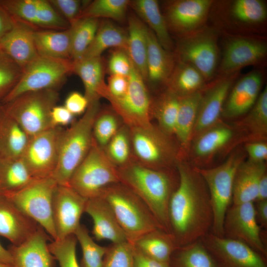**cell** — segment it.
I'll list each match as a JSON object with an SVG mask.
<instances>
[{
  "mask_svg": "<svg viewBox=\"0 0 267 267\" xmlns=\"http://www.w3.org/2000/svg\"><path fill=\"white\" fill-rule=\"evenodd\" d=\"M49 237L40 227L30 238L8 249L14 267H53L54 257L51 253L47 240Z\"/></svg>",
  "mask_w": 267,
  "mask_h": 267,
  "instance_id": "obj_20",
  "label": "cell"
},
{
  "mask_svg": "<svg viewBox=\"0 0 267 267\" xmlns=\"http://www.w3.org/2000/svg\"><path fill=\"white\" fill-rule=\"evenodd\" d=\"M223 233V237L243 242L265 257L267 256L265 234L257 222L254 202L230 206L224 218Z\"/></svg>",
  "mask_w": 267,
  "mask_h": 267,
  "instance_id": "obj_13",
  "label": "cell"
},
{
  "mask_svg": "<svg viewBox=\"0 0 267 267\" xmlns=\"http://www.w3.org/2000/svg\"><path fill=\"white\" fill-rule=\"evenodd\" d=\"M133 251L134 267H170L169 264L152 259L141 253L134 246Z\"/></svg>",
  "mask_w": 267,
  "mask_h": 267,
  "instance_id": "obj_58",
  "label": "cell"
},
{
  "mask_svg": "<svg viewBox=\"0 0 267 267\" xmlns=\"http://www.w3.org/2000/svg\"><path fill=\"white\" fill-rule=\"evenodd\" d=\"M87 198L68 185L57 184L52 200V216L56 240L74 234L81 224Z\"/></svg>",
  "mask_w": 267,
  "mask_h": 267,
  "instance_id": "obj_15",
  "label": "cell"
},
{
  "mask_svg": "<svg viewBox=\"0 0 267 267\" xmlns=\"http://www.w3.org/2000/svg\"><path fill=\"white\" fill-rule=\"evenodd\" d=\"M72 73V60L38 55L23 69L19 82L1 104L28 91L57 90L67 75Z\"/></svg>",
  "mask_w": 267,
  "mask_h": 267,
  "instance_id": "obj_8",
  "label": "cell"
},
{
  "mask_svg": "<svg viewBox=\"0 0 267 267\" xmlns=\"http://www.w3.org/2000/svg\"><path fill=\"white\" fill-rule=\"evenodd\" d=\"M98 196L110 205L127 241L132 245L144 234L163 229L144 202L123 183L106 186Z\"/></svg>",
  "mask_w": 267,
  "mask_h": 267,
  "instance_id": "obj_4",
  "label": "cell"
},
{
  "mask_svg": "<svg viewBox=\"0 0 267 267\" xmlns=\"http://www.w3.org/2000/svg\"><path fill=\"white\" fill-rule=\"evenodd\" d=\"M178 184L169 204L170 232L179 247L211 231L213 212L207 186L194 168L177 162Z\"/></svg>",
  "mask_w": 267,
  "mask_h": 267,
  "instance_id": "obj_1",
  "label": "cell"
},
{
  "mask_svg": "<svg viewBox=\"0 0 267 267\" xmlns=\"http://www.w3.org/2000/svg\"><path fill=\"white\" fill-rule=\"evenodd\" d=\"M23 68L0 50V104L19 82Z\"/></svg>",
  "mask_w": 267,
  "mask_h": 267,
  "instance_id": "obj_47",
  "label": "cell"
},
{
  "mask_svg": "<svg viewBox=\"0 0 267 267\" xmlns=\"http://www.w3.org/2000/svg\"><path fill=\"white\" fill-rule=\"evenodd\" d=\"M132 158L145 167L171 170L177 152L169 136L152 125L144 128H129Z\"/></svg>",
  "mask_w": 267,
  "mask_h": 267,
  "instance_id": "obj_9",
  "label": "cell"
},
{
  "mask_svg": "<svg viewBox=\"0 0 267 267\" xmlns=\"http://www.w3.org/2000/svg\"><path fill=\"white\" fill-rule=\"evenodd\" d=\"M245 149L249 160L254 162H265L267 158V144L262 141H253L246 143Z\"/></svg>",
  "mask_w": 267,
  "mask_h": 267,
  "instance_id": "obj_56",
  "label": "cell"
},
{
  "mask_svg": "<svg viewBox=\"0 0 267 267\" xmlns=\"http://www.w3.org/2000/svg\"><path fill=\"white\" fill-rule=\"evenodd\" d=\"M16 19L0 4V38L14 26Z\"/></svg>",
  "mask_w": 267,
  "mask_h": 267,
  "instance_id": "obj_59",
  "label": "cell"
},
{
  "mask_svg": "<svg viewBox=\"0 0 267 267\" xmlns=\"http://www.w3.org/2000/svg\"><path fill=\"white\" fill-rule=\"evenodd\" d=\"M257 222L261 227L267 229V200L256 201L254 204Z\"/></svg>",
  "mask_w": 267,
  "mask_h": 267,
  "instance_id": "obj_60",
  "label": "cell"
},
{
  "mask_svg": "<svg viewBox=\"0 0 267 267\" xmlns=\"http://www.w3.org/2000/svg\"><path fill=\"white\" fill-rule=\"evenodd\" d=\"M72 62L73 73L81 79L84 95L89 103L99 100L107 90L104 81L105 65L102 57L82 58Z\"/></svg>",
  "mask_w": 267,
  "mask_h": 267,
  "instance_id": "obj_26",
  "label": "cell"
},
{
  "mask_svg": "<svg viewBox=\"0 0 267 267\" xmlns=\"http://www.w3.org/2000/svg\"><path fill=\"white\" fill-rule=\"evenodd\" d=\"M61 127L51 128L28 138L20 157L35 179L51 177L57 166Z\"/></svg>",
  "mask_w": 267,
  "mask_h": 267,
  "instance_id": "obj_12",
  "label": "cell"
},
{
  "mask_svg": "<svg viewBox=\"0 0 267 267\" xmlns=\"http://www.w3.org/2000/svg\"><path fill=\"white\" fill-rule=\"evenodd\" d=\"M139 18L154 34L161 46L169 51L173 47V42L169 32L166 18L160 11L156 0H134L130 4Z\"/></svg>",
  "mask_w": 267,
  "mask_h": 267,
  "instance_id": "obj_28",
  "label": "cell"
},
{
  "mask_svg": "<svg viewBox=\"0 0 267 267\" xmlns=\"http://www.w3.org/2000/svg\"><path fill=\"white\" fill-rule=\"evenodd\" d=\"M130 1L128 0L92 1L82 11L78 19L87 17L96 19L105 18L122 21L126 17Z\"/></svg>",
  "mask_w": 267,
  "mask_h": 267,
  "instance_id": "obj_41",
  "label": "cell"
},
{
  "mask_svg": "<svg viewBox=\"0 0 267 267\" xmlns=\"http://www.w3.org/2000/svg\"><path fill=\"white\" fill-rule=\"evenodd\" d=\"M28 138L0 104V158H20Z\"/></svg>",
  "mask_w": 267,
  "mask_h": 267,
  "instance_id": "obj_30",
  "label": "cell"
},
{
  "mask_svg": "<svg viewBox=\"0 0 267 267\" xmlns=\"http://www.w3.org/2000/svg\"><path fill=\"white\" fill-rule=\"evenodd\" d=\"M132 66V62L126 50L117 49L111 54L108 62V70L110 75L128 77Z\"/></svg>",
  "mask_w": 267,
  "mask_h": 267,
  "instance_id": "obj_53",
  "label": "cell"
},
{
  "mask_svg": "<svg viewBox=\"0 0 267 267\" xmlns=\"http://www.w3.org/2000/svg\"><path fill=\"white\" fill-rule=\"evenodd\" d=\"M51 4L69 23L70 26L78 19L82 11L89 1L79 0H50Z\"/></svg>",
  "mask_w": 267,
  "mask_h": 267,
  "instance_id": "obj_52",
  "label": "cell"
},
{
  "mask_svg": "<svg viewBox=\"0 0 267 267\" xmlns=\"http://www.w3.org/2000/svg\"><path fill=\"white\" fill-rule=\"evenodd\" d=\"M127 31L105 20L99 23L93 40L81 58L101 56L104 51L112 47L127 51Z\"/></svg>",
  "mask_w": 267,
  "mask_h": 267,
  "instance_id": "obj_31",
  "label": "cell"
},
{
  "mask_svg": "<svg viewBox=\"0 0 267 267\" xmlns=\"http://www.w3.org/2000/svg\"><path fill=\"white\" fill-rule=\"evenodd\" d=\"M120 182L136 194L148 207L164 230L170 232L168 208L177 188L176 179L171 170H156L132 159L117 168Z\"/></svg>",
  "mask_w": 267,
  "mask_h": 267,
  "instance_id": "obj_2",
  "label": "cell"
},
{
  "mask_svg": "<svg viewBox=\"0 0 267 267\" xmlns=\"http://www.w3.org/2000/svg\"><path fill=\"white\" fill-rule=\"evenodd\" d=\"M41 227L4 195H0V235L13 245L30 238Z\"/></svg>",
  "mask_w": 267,
  "mask_h": 267,
  "instance_id": "obj_17",
  "label": "cell"
},
{
  "mask_svg": "<svg viewBox=\"0 0 267 267\" xmlns=\"http://www.w3.org/2000/svg\"><path fill=\"white\" fill-rule=\"evenodd\" d=\"M85 212L92 220V234L95 240H108L112 243L128 242L111 207L101 197L88 199Z\"/></svg>",
  "mask_w": 267,
  "mask_h": 267,
  "instance_id": "obj_19",
  "label": "cell"
},
{
  "mask_svg": "<svg viewBox=\"0 0 267 267\" xmlns=\"http://www.w3.org/2000/svg\"><path fill=\"white\" fill-rule=\"evenodd\" d=\"M133 245L145 255L167 264H169L174 252L178 248L173 235L161 228L144 234Z\"/></svg>",
  "mask_w": 267,
  "mask_h": 267,
  "instance_id": "obj_33",
  "label": "cell"
},
{
  "mask_svg": "<svg viewBox=\"0 0 267 267\" xmlns=\"http://www.w3.org/2000/svg\"><path fill=\"white\" fill-rule=\"evenodd\" d=\"M127 52L134 66L146 80L147 42L146 26L135 15L128 18Z\"/></svg>",
  "mask_w": 267,
  "mask_h": 267,
  "instance_id": "obj_32",
  "label": "cell"
},
{
  "mask_svg": "<svg viewBox=\"0 0 267 267\" xmlns=\"http://www.w3.org/2000/svg\"><path fill=\"white\" fill-rule=\"evenodd\" d=\"M181 63L195 67L205 79L213 74L217 65L218 49L214 37L200 33L182 40L178 49Z\"/></svg>",
  "mask_w": 267,
  "mask_h": 267,
  "instance_id": "obj_16",
  "label": "cell"
},
{
  "mask_svg": "<svg viewBox=\"0 0 267 267\" xmlns=\"http://www.w3.org/2000/svg\"><path fill=\"white\" fill-rule=\"evenodd\" d=\"M36 26L52 30H63L70 27L69 23L46 0H38Z\"/></svg>",
  "mask_w": 267,
  "mask_h": 267,
  "instance_id": "obj_49",
  "label": "cell"
},
{
  "mask_svg": "<svg viewBox=\"0 0 267 267\" xmlns=\"http://www.w3.org/2000/svg\"><path fill=\"white\" fill-rule=\"evenodd\" d=\"M170 267H219L200 240L178 248L173 253Z\"/></svg>",
  "mask_w": 267,
  "mask_h": 267,
  "instance_id": "obj_36",
  "label": "cell"
},
{
  "mask_svg": "<svg viewBox=\"0 0 267 267\" xmlns=\"http://www.w3.org/2000/svg\"><path fill=\"white\" fill-rule=\"evenodd\" d=\"M119 182L117 167L93 138L89 152L73 174L69 185L89 199L98 196L106 186Z\"/></svg>",
  "mask_w": 267,
  "mask_h": 267,
  "instance_id": "obj_7",
  "label": "cell"
},
{
  "mask_svg": "<svg viewBox=\"0 0 267 267\" xmlns=\"http://www.w3.org/2000/svg\"><path fill=\"white\" fill-rule=\"evenodd\" d=\"M57 184L51 178L35 179L21 189L4 195L41 226L53 240L52 200Z\"/></svg>",
  "mask_w": 267,
  "mask_h": 267,
  "instance_id": "obj_10",
  "label": "cell"
},
{
  "mask_svg": "<svg viewBox=\"0 0 267 267\" xmlns=\"http://www.w3.org/2000/svg\"><path fill=\"white\" fill-rule=\"evenodd\" d=\"M74 116L64 105H56L51 112L52 125L53 127H57L69 125L73 121Z\"/></svg>",
  "mask_w": 267,
  "mask_h": 267,
  "instance_id": "obj_57",
  "label": "cell"
},
{
  "mask_svg": "<svg viewBox=\"0 0 267 267\" xmlns=\"http://www.w3.org/2000/svg\"><path fill=\"white\" fill-rule=\"evenodd\" d=\"M0 4L15 19L36 26L38 0H0Z\"/></svg>",
  "mask_w": 267,
  "mask_h": 267,
  "instance_id": "obj_51",
  "label": "cell"
},
{
  "mask_svg": "<svg viewBox=\"0 0 267 267\" xmlns=\"http://www.w3.org/2000/svg\"><path fill=\"white\" fill-rule=\"evenodd\" d=\"M35 27L16 19L13 28L0 38V50L23 69L38 54L34 38Z\"/></svg>",
  "mask_w": 267,
  "mask_h": 267,
  "instance_id": "obj_18",
  "label": "cell"
},
{
  "mask_svg": "<svg viewBox=\"0 0 267 267\" xmlns=\"http://www.w3.org/2000/svg\"></svg>",
  "mask_w": 267,
  "mask_h": 267,
  "instance_id": "obj_64",
  "label": "cell"
},
{
  "mask_svg": "<svg viewBox=\"0 0 267 267\" xmlns=\"http://www.w3.org/2000/svg\"><path fill=\"white\" fill-rule=\"evenodd\" d=\"M0 267H14L13 265L0 263Z\"/></svg>",
  "mask_w": 267,
  "mask_h": 267,
  "instance_id": "obj_63",
  "label": "cell"
},
{
  "mask_svg": "<svg viewBox=\"0 0 267 267\" xmlns=\"http://www.w3.org/2000/svg\"><path fill=\"white\" fill-rule=\"evenodd\" d=\"M58 100L57 89H46L25 92L0 104L29 137L54 128L50 114Z\"/></svg>",
  "mask_w": 267,
  "mask_h": 267,
  "instance_id": "obj_5",
  "label": "cell"
},
{
  "mask_svg": "<svg viewBox=\"0 0 267 267\" xmlns=\"http://www.w3.org/2000/svg\"><path fill=\"white\" fill-rule=\"evenodd\" d=\"M0 263L13 265L11 255L0 243Z\"/></svg>",
  "mask_w": 267,
  "mask_h": 267,
  "instance_id": "obj_62",
  "label": "cell"
},
{
  "mask_svg": "<svg viewBox=\"0 0 267 267\" xmlns=\"http://www.w3.org/2000/svg\"><path fill=\"white\" fill-rule=\"evenodd\" d=\"M100 109L99 100L89 103L82 117L62 130L59 139L58 162L51 177L57 184L69 186L73 174L89 152L93 139V124Z\"/></svg>",
  "mask_w": 267,
  "mask_h": 267,
  "instance_id": "obj_3",
  "label": "cell"
},
{
  "mask_svg": "<svg viewBox=\"0 0 267 267\" xmlns=\"http://www.w3.org/2000/svg\"><path fill=\"white\" fill-rule=\"evenodd\" d=\"M100 22L98 19L83 18L70 26L71 29V59H81L91 43Z\"/></svg>",
  "mask_w": 267,
  "mask_h": 267,
  "instance_id": "obj_40",
  "label": "cell"
},
{
  "mask_svg": "<svg viewBox=\"0 0 267 267\" xmlns=\"http://www.w3.org/2000/svg\"><path fill=\"white\" fill-rule=\"evenodd\" d=\"M103 267H134L133 246L124 242L107 246Z\"/></svg>",
  "mask_w": 267,
  "mask_h": 267,
  "instance_id": "obj_50",
  "label": "cell"
},
{
  "mask_svg": "<svg viewBox=\"0 0 267 267\" xmlns=\"http://www.w3.org/2000/svg\"><path fill=\"white\" fill-rule=\"evenodd\" d=\"M108 157L117 168L132 159L130 129L123 124L103 149Z\"/></svg>",
  "mask_w": 267,
  "mask_h": 267,
  "instance_id": "obj_44",
  "label": "cell"
},
{
  "mask_svg": "<svg viewBox=\"0 0 267 267\" xmlns=\"http://www.w3.org/2000/svg\"><path fill=\"white\" fill-rule=\"evenodd\" d=\"M204 79L195 67L181 62L174 70L168 82L169 89L179 97L187 95L199 91Z\"/></svg>",
  "mask_w": 267,
  "mask_h": 267,
  "instance_id": "obj_37",
  "label": "cell"
},
{
  "mask_svg": "<svg viewBox=\"0 0 267 267\" xmlns=\"http://www.w3.org/2000/svg\"><path fill=\"white\" fill-rule=\"evenodd\" d=\"M266 173L265 162L243 161L235 174L232 190L233 204L256 201L259 182Z\"/></svg>",
  "mask_w": 267,
  "mask_h": 267,
  "instance_id": "obj_25",
  "label": "cell"
},
{
  "mask_svg": "<svg viewBox=\"0 0 267 267\" xmlns=\"http://www.w3.org/2000/svg\"><path fill=\"white\" fill-rule=\"evenodd\" d=\"M146 80L153 86L168 83L174 69L173 57L146 26Z\"/></svg>",
  "mask_w": 267,
  "mask_h": 267,
  "instance_id": "obj_27",
  "label": "cell"
},
{
  "mask_svg": "<svg viewBox=\"0 0 267 267\" xmlns=\"http://www.w3.org/2000/svg\"><path fill=\"white\" fill-rule=\"evenodd\" d=\"M179 103V97L168 89L152 104L151 114L158 128L168 136L174 134Z\"/></svg>",
  "mask_w": 267,
  "mask_h": 267,
  "instance_id": "obj_38",
  "label": "cell"
},
{
  "mask_svg": "<svg viewBox=\"0 0 267 267\" xmlns=\"http://www.w3.org/2000/svg\"><path fill=\"white\" fill-rule=\"evenodd\" d=\"M267 51L264 43L242 38L232 39L225 47L221 70L230 73L257 63L265 57Z\"/></svg>",
  "mask_w": 267,
  "mask_h": 267,
  "instance_id": "obj_22",
  "label": "cell"
},
{
  "mask_svg": "<svg viewBox=\"0 0 267 267\" xmlns=\"http://www.w3.org/2000/svg\"><path fill=\"white\" fill-rule=\"evenodd\" d=\"M231 14L237 20L247 24H257L264 21L267 10L260 0H237L231 7Z\"/></svg>",
  "mask_w": 267,
  "mask_h": 267,
  "instance_id": "obj_46",
  "label": "cell"
},
{
  "mask_svg": "<svg viewBox=\"0 0 267 267\" xmlns=\"http://www.w3.org/2000/svg\"><path fill=\"white\" fill-rule=\"evenodd\" d=\"M203 94L200 91L179 97L174 134L180 144L186 147L192 137L193 129Z\"/></svg>",
  "mask_w": 267,
  "mask_h": 267,
  "instance_id": "obj_34",
  "label": "cell"
},
{
  "mask_svg": "<svg viewBox=\"0 0 267 267\" xmlns=\"http://www.w3.org/2000/svg\"><path fill=\"white\" fill-rule=\"evenodd\" d=\"M243 160L242 153L235 152L218 166L206 169L194 168L207 186L213 212L211 232L218 236L223 235V220L232 202L235 174Z\"/></svg>",
  "mask_w": 267,
  "mask_h": 267,
  "instance_id": "obj_6",
  "label": "cell"
},
{
  "mask_svg": "<svg viewBox=\"0 0 267 267\" xmlns=\"http://www.w3.org/2000/svg\"><path fill=\"white\" fill-rule=\"evenodd\" d=\"M82 251L81 267H103L107 247L97 244L92 238L86 226L80 224L74 233Z\"/></svg>",
  "mask_w": 267,
  "mask_h": 267,
  "instance_id": "obj_42",
  "label": "cell"
},
{
  "mask_svg": "<svg viewBox=\"0 0 267 267\" xmlns=\"http://www.w3.org/2000/svg\"><path fill=\"white\" fill-rule=\"evenodd\" d=\"M89 102L85 96L78 91L70 92L65 99L64 106L74 116L83 114L87 110Z\"/></svg>",
  "mask_w": 267,
  "mask_h": 267,
  "instance_id": "obj_55",
  "label": "cell"
},
{
  "mask_svg": "<svg viewBox=\"0 0 267 267\" xmlns=\"http://www.w3.org/2000/svg\"><path fill=\"white\" fill-rule=\"evenodd\" d=\"M107 90L103 98H120L126 93L129 86L128 77L119 75H110L108 78Z\"/></svg>",
  "mask_w": 267,
  "mask_h": 267,
  "instance_id": "obj_54",
  "label": "cell"
},
{
  "mask_svg": "<svg viewBox=\"0 0 267 267\" xmlns=\"http://www.w3.org/2000/svg\"><path fill=\"white\" fill-rule=\"evenodd\" d=\"M232 80L224 79L214 86L204 95L199 106L192 136L214 126L222 111Z\"/></svg>",
  "mask_w": 267,
  "mask_h": 267,
  "instance_id": "obj_24",
  "label": "cell"
},
{
  "mask_svg": "<svg viewBox=\"0 0 267 267\" xmlns=\"http://www.w3.org/2000/svg\"><path fill=\"white\" fill-rule=\"evenodd\" d=\"M241 125L253 136L262 138L267 133V89L259 94L252 109Z\"/></svg>",
  "mask_w": 267,
  "mask_h": 267,
  "instance_id": "obj_45",
  "label": "cell"
},
{
  "mask_svg": "<svg viewBox=\"0 0 267 267\" xmlns=\"http://www.w3.org/2000/svg\"><path fill=\"white\" fill-rule=\"evenodd\" d=\"M262 84V74L258 71L248 74L239 80L229 95L222 109L227 118L243 115L257 100Z\"/></svg>",
  "mask_w": 267,
  "mask_h": 267,
  "instance_id": "obj_23",
  "label": "cell"
},
{
  "mask_svg": "<svg viewBox=\"0 0 267 267\" xmlns=\"http://www.w3.org/2000/svg\"><path fill=\"white\" fill-rule=\"evenodd\" d=\"M212 1L209 0H179L172 2L167 10L168 26L179 32L198 28L204 21Z\"/></svg>",
  "mask_w": 267,
  "mask_h": 267,
  "instance_id": "obj_21",
  "label": "cell"
},
{
  "mask_svg": "<svg viewBox=\"0 0 267 267\" xmlns=\"http://www.w3.org/2000/svg\"><path fill=\"white\" fill-rule=\"evenodd\" d=\"M267 200V175L265 174L261 179L257 190L255 201Z\"/></svg>",
  "mask_w": 267,
  "mask_h": 267,
  "instance_id": "obj_61",
  "label": "cell"
},
{
  "mask_svg": "<svg viewBox=\"0 0 267 267\" xmlns=\"http://www.w3.org/2000/svg\"><path fill=\"white\" fill-rule=\"evenodd\" d=\"M118 115L111 109H100L93 126V137L96 142L104 148L124 123Z\"/></svg>",
  "mask_w": 267,
  "mask_h": 267,
  "instance_id": "obj_43",
  "label": "cell"
},
{
  "mask_svg": "<svg viewBox=\"0 0 267 267\" xmlns=\"http://www.w3.org/2000/svg\"><path fill=\"white\" fill-rule=\"evenodd\" d=\"M200 240L219 267H267L265 257L243 242L211 231Z\"/></svg>",
  "mask_w": 267,
  "mask_h": 267,
  "instance_id": "obj_14",
  "label": "cell"
},
{
  "mask_svg": "<svg viewBox=\"0 0 267 267\" xmlns=\"http://www.w3.org/2000/svg\"><path fill=\"white\" fill-rule=\"evenodd\" d=\"M34 38L38 55L71 59V29L63 30H37Z\"/></svg>",
  "mask_w": 267,
  "mask_h": 267,
  "instance_id": "obj_29",
  "label": "cell"
},
{
  "mask_svg": "<svg viewBox=\"0 0 267 267\" xmlns=\"http://www.w3.org/2000/svg\"><path fill=\"white\" fill-rule=\"evenodd\" d=\"M35 179L21 158H0V195L17 191Z\"/></svg>",
  "mask_w": 267,
  "mask_h": 267,
  "instance_id": "obj_35",
  "label": "cell"
},
{
  "mask_svg": "<svg viewBox=\"0 0 267 267\" xmlns=\"http://www.w3.org/2000/svg\"><path fill=\"white\" fill-rule=\"evenodd\" d=\"M128 79V88L124 96L106 99L123 123L129 128H148L153 125L151 121L152 103L145 81L133 63Z\"/></svg>",
  "mask_w": 267,
  "mask_h": 267,
  "instance_id": "obj_11",
  "label": "cell"
},
{
  "mask_svg": "<svg viewBox=\"0 0 267 267\" xmlns=\"http://www.w3.org/2000/svg\"><path fill=\"white\" fill-rule=\"evenodd\" d=\"M77 239L74 234L48 244L49 250L60 267H81L76 256Z\"/></svg>",
  "mask_w": 267,
  "mask_h": 267,
  "instance_id": "obj_48",
  "label": "cell"
},
{
  "mask_svg": "<svg viewBox=\"0 0 267 267\" xmlns=\"http://www.w3.org/2000/svg\"><path fill=\"white\" fill-rule=\"evenodd\" d=\"M233 135V132L229 127L214 125L197 135L193 152L198 157L208 156L227 143Z\"/></svg>",
  "mask_w": 267,
  "mask_h": 267,
  "instance_id": "obj_39",
  "label": "cell"
}]
</instances>
